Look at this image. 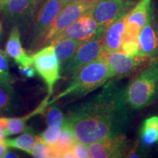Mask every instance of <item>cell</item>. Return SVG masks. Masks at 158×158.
I'll list each match as a JSON object with an SVG mask.
<instances>
[{
	"mask_svg": "<svg viewBox=\"0 0 158 158\" xmlns=\"http://www.w3.org/2000/svg\"><path fill=\"white\" fill-rule=\"evenodd\" d=\"M125 88L110 81L93 98L71 110L64 121L77 141L89 144L125 135L130 122Z\"/></svg>",
	"mask_w": 158,
	"mask_h": 158,
	"instance_id": "6da1fadb",
	"label": "cell"
},
{
	"mask_svg": "<svg viewBox=\"0 0 158 158\" xmlns=\"http://www.w3.org/2000/svg\"><path fill=\"white\" fill-rule=\"evenodd\" d=\"M113 78L111 71L102 54L89 64L82 68L71 78L69 86L63 92L55 97L48 106L67 97L80 98L100 88Z\"/></svg>",
	"mask_w": 158,
	"mask_h": 158,
	"instance_id": "7a4b0ae2",
	"label": "cell"
},
{
	"mask_svg": "<svg viewBox=\"0 0 158 158\" xmlns=\"http://www.w3.org/2000/svg\"><path fill=\"white\" fill-rule=\"evenodd\" d=\"M128 106L141 110L158 100V59L151 61L125 88Z\"/></svg>",
	"mask_w": 158,
	"mask_h": 158,
	"instance_id": "3957f363",
	"label": "cell"
},
{
	"mask_svg": "<svg viewBox=\"0 0 158 158\" xmlns=\"http://www.w3.org/2000/svg\"><path fill=\"white\" fill-rule=\"evenodd\" d=\"M68 0H46L39 10L27 43L29 51L34 52L44 45L51 25Z\"/></svg>",
	"mask_w": 158,
	"mask_h": 158,
	"instance_id": "277c9868",
	"label": "cell"
},
{
	"mask_svg": "<svg viewBox=\"0 0 158 158\" xmlns=\"http://www.w3.org/2000/svg\"><path fill=\"white\" fill-rule=\"evenodd\" d=\"M105 29L100 28L98 32L85 41L77 49L70 59L61 66V74L65 78H72L86 64L98 58L103 52V34Z\"/></svg>",
	"mask_w": 158,
	"mask_h": 158,
	"instance_id": "5b68a950",
	"label": "cell"
},
{
	"mask_svg": "<svg viewBox=\"0 0 158 158\" xmlns=\"http://www.w3.org/2000/svg\"><path fill=\"white\" fill-rule=\"evenodd\" d=\"M33 65L37 73L44 81L49 95L53 93L56 82L61 79L60 63L55 53L54 45L43 46L32 55Z\"/></svg>",
	"mask_w": 158,
	"mask_h": 158,
	"instance_id": "8992f818",
	"label": "cell"
},
{
	"mask_svg": "<svg viewBox=\"0 0 158 158\" xmlns=\"http://www.w3.org/2000/svg\"><path fill=\"white\" fill-rule=\"evenodd\" d=\"M97 2L98 1H73L67 3L62 9V10L59 12L56 19L51 25L47 36L45 37L43 46L51 44V43L64 29L74 23L82 15L89 12Z\"/></svg>",
	"mask_w": 158,
	"mask_h": 158,
	"instance_id": "52a82bcc",
	"label": "cell"
},
{
	"mask_svg": "<svg viewBox=\"0 0 158 158\" xmlns=\"http://www.w3.org/2000/svg\"><path fill=\"white\" fill-rule=\"evenodd\" d=\"M136 4L134 0H99L90 13L100 28L106 29L124 15Z\"/></svg>",
	"mask_w": 158,
	"mask_h": 158,
	"instance_id": "ba28073f",
	"label": "cell"
},
{
	"mask_svg": "<svg viewBox=\"0 0 158 158\" xmlns=\"http://www.w3.org/2000/svg\"><path fill=\"white\" fill-rule=\"evenodd\" d=\"M102 54L111 71L113 78L129 76L146 63L151 62L147 57L130 56L122 52H106L103 51Z\"/></svg>",
	"mask_w": 158,
	"mask_h": 158,
	"instance_id": "9c48e42d",
	"label": "cell"
},
{
	"mask_svg": "<svg viewBox=\"0 0 158 158\" xmlns=\"http://www.w3.org/2000/svg\"><path fill=\"white\" fill-rule=\"evenodd\" d=\"M43 4L44 0H10L2 10L10 23L19 27L29 22Z\"/></svg>",
	"mask_w": 158,
	"mask_h": 158,
	"instance_id": "30bf717a",
	"label": "cell"
},
{
	"mask_svg": "<svg viewBox=\"0 0 158 158\" xmlns=\"http://www.w3.org/2000/svg\"><path fill=\"white\" fill-rule=\"evenodd\" d=\"M129 141L125 135L114 136L87 144L92 158H118L127 154Z\"/></svg>",
	"mask_w": 158,
	"mask_h": 158,
	"instance_id": "8fae6325",
	"label": "cell"
},
{
	"mask_svg": "<svg viewBox=\"0 0 158 158\" xmlns=\"http://www.w3.org/2000/svg\"><path fill=\"white\" fill-rule=\"evenodd\" d=\"M139 56L147 57L151 61L158 59V37L154 21L152 4L146 23L138 34Z\"/></svg>",
	"mask_w": 158,
	"mask_h": 158,
	"instance_id": "7c38bea8",
	"label": "cell"
},
{
	"mask_svg": "<svg viewBox=\"0 0 158 158\" xmlns=\"http://www.w3.org/2000/svg\"><path fill=\"white\" fill-rule=\"evenodd\" d=\"M100 29V27L89 11L64 29L53 41L68 37L85 42L94 37Z\"/></svg>",
	"mask_w": 158,
	"mask_h": 158,
	"instance_id": "4fadbf2b",
	"label": "cell"
},
{
	"mask_svg": "<svg viewBox=\"0 0 158 158\" xmlns=\"http://www.w3.org/2000/svg\"><path fill=\"white\" fill-rule=\"evenodd\" d=\"M152 0H140L127 15L124 37L138 39V34L146 23Z\"/></svg>",
	"mask_w": 158,
	"mask_h": 158,
	"instance_id": "5bb4252c",
	"label": "cell"
},
{
	"mask_svg": "<svg viewBox=\"0 0 158 158\" xmlns=\"http://www.w3.org/2000/svg\"><path fill=\"white\" fill-rule=\"evenodd\" d=\"M7 56L14 60L19 66H32V56H29L22 47L19 27L13 26L5 45Z\"/></svg>",
	"mask_w": 158,
	"mask_h": 158,
	"instance_id": "9a60e30c",
	"label": "cell"
},
{
	"mask_svg": "<svg viewBox=\"0 0 158 158\" xmlns=\"http://www.w3.org/2000/svg\"><path fill=\"white\" fill-rule=\"evenodd\" d=\"M127 15H123L105 29L103 34V48L106 52L120 51L125 31Z\"/></svg>",
	"mask_w": 158,
	"mask_h": 158,
	"instance_id": "2e32d148",
	"label": "cell"
},
{
	"mask_svg": "<svg viewBox=\"0 0 158 158\" xmlns=\"http://www.w3.org/2000/svg\"><path fill=\"white\" fill-rule=\"evenodd\" d=\"M76 141L72 129L64 119L58 139L54 145L50 147L52 152V157H62L65 152L73 149Z\"/></svg>",
	"mask_w": 158,
	"mask_h": 158,
	"instance_id": "e0dca14e",
	"label": "cell"
},
{
	"mask_svg": "<svg viewBox=\"0 0 158 158\" xmlns=\"http://www.w3.org/2000/svg\"><path fill=\"white\" fill-rule=\"evenodd\" d=\"M19 109V99L11 84L0 82V115L15 114Z\"/></svg>",
	"mask_w": 158,
	"mask_h": 158,
	"instance_id": "ac0fdd59",
	"label": "cell"
},
{
	"mask_svg": "<svg viewBox=\"0 0 158 158\" xmlns=\"http://www.w3.org/2000/svg\"><path fill=\"white\" fill-rule=\"evenodd\" d=\"M50 95H47L45 100L41 102L40 105L35 110L30 114H27L22 117H15V118H8V127L7 131L5 133L6 137L23 133L27 130L29 127L27 126V122L32 116L36 114H39L44 111L47 106H48V100L50 98Z\"/></svg>",
	"mask_w": 158,
	"mask_h": 158,
	"instance_id": "d6986e66",
	"label": "cell"
},
{
	"mask_svg": "<svg viewBox=\"0 0 158 158\" xmlns=\"http://www.w3.org/2000/svg\"><path fill=\"white\" fill-rule=\"evenodd\" d=\"M83 43L77 40L64 37L53 41L51 43L54 45L55 53L60 63V68L68 62Z\"/></svg>",
	"mask_w": 158,
	"mask_h": 158,
	"instance_id": "ffe728a7",
	"label": "cell"
},
{
	"mask_svg": "<svg viewBox=\"0 0 158 158\" xmlns=\"http://www.w3.org/2000/svg\"><path fill=\"white\" fill-rule=\"evenodd\" d=\"M140 138L144 146H151L158 141V116H154L144 120L140 130Z\"/></svg>",
	"mask_w": 158,
	"mask_h": 158,
	"instance_id": "44dd1931",
	"label": "cell"
},
{
	"mask_svg": "<svg viewBox=\"0 0 158 158\" xmlns=\"http://www.w3.org/2000/svg\"><path fill=\"white\" fill-rule=\"evenodd\" d=\"M5 140L7 147L21 150L30 155L31 149L36 141V135L33 133L31 128H29L16 138H11V139L6 138Z\"/></svg>",
	"mask_w": 158,
	"mask_h": 158,
	"instance_id": "7402d4cb",
	"label": "cell"
},
{
	"mask_svg": "<svg viewBox=\"0 0 158 158\" xmlns=\"http://www.w3.org/2000/svg\"><path fill=\"white\" fill-rule=\"evenodd\" d=\"M30 155L36 158H48L52 157V152L51 147L43 141L40 136H36V141Z\"/></svg>",
	"mask_w": 158,
	"mask_h": 158,
	"instance_id": "603a6c76",
	"label": "cell"
},
{
	"mask_svg": "<svg viewBox=\"0 0 158 158\" xmlns=\"http://www.w3.org/2000/svg\"><path fill=\"white\" fill-rule=\"evenodd\" d=\"M50 107L47 108L45 118L48 126L62 125L64 117L61 110L55 105H49Z\"/></svg>",
	"mask_w": 158,
	"mask_h": 158,
	"instance_id": "cb8c5ba5",
	"label": "cell"
},
{
	"mask_svg": "<svg viewBox=\"0 0 158 158\" xmlns=\"http://www.w3.org/2000/svg\"><path fill=\"white\" fill-rule=\"evenodd\" d=\"M13 78L9 69L8 56L0 48V82L11 84Z\"/></svg>",
	"mask_w": 158,
	"mask_h": 158,
	"instance_id": "d4e9b609",
	"label": "cell"
},
{
	"mask_svg": "<svg viewBox=\"0 0 158 158\" xmlns=\"http://www.w3.org/2000/svg\"><path fill=\"white\" fill-rule=\"evenodd\" d=\"M119 52L130 56H139L140 48L138 40L124 38Z\"/></svg>",
	"mask_w": 158,
	"mask_h": 158,
	"instance_id": "484cf974",
	"label": "cell"
},
{
	"mask_svg": "<svg viewBox=\"0 0 158 158\" xmlns=\"http://www.w3.org/2000/svg\"><path fill=\"white\" fill-rule=\"evenodd\" d=\"M62 126V125L48 126L46 130L42 134H40V137L49 147L54 145L56 142L59 133H60Z\"/></svg>",
	"mask_w": 158,
	"mask_h": 158,
	"instance_id": "4316f807",
	"label": "cell"
},
{
	"mask_svg": "<svg viewBox=\"0 0 158 158\" xmlns=\"http://www.w3.org/2000/svg\"><path fill=\"white\" fill-rule=\"evenodd\" d=\"M73 152L77 158H87L89 157L87 144L76 141L73 146Z\"/></svg>",
	"mask_w": 158,
	"mask_h": 158,
	"instance_id": "83f0119b",
	"label": "cell"
},
{
	"mask_svg": "<svg viewBox=\"0 0 158 158\" xmlns=\"http://www.w3.org/2000/svg\"><path fill=\"white\" fill-rule=\"evenodd\" d=\"M19 72L23 78H33L36 74V70L35 68L32 66H19Z\"/></svg>",
	"mask_w": 158,
	"mask_h": 158,
	"instance_id": "f1b7e54d",
	"label": "cell"
},
{
	"mask_svg": "<svg viewBox=\"0 0 158 158\" xmlns=\"http://www.w3.org/2000/svg\"><path fill=\"white\" fill-rule=\"evenodd\" d=\"M152 9L156 32H157V35L158 37V0H155L154 2V3L152 4Z\"/></svg>",
	"mask_w": 158,
	"mask_h": 158,
	"instance_id": "f546056e",
	"label": "cell"
},
{
	"mask_svg": "<svg viewBox=\"0 0 158 158\" xmlns=\"http://www.w3.org/2000/svg\"><path fill=\"white\" fill-rule=\"evenodd\" d=\"M7 127H8V118L0 117V131L2 132L5 136Z\"/></svg>",
	"mask_w": 158,
	"mask_h": 158,
	"instance_id": "4dcf8cb0",
	"label": "cell"
},
{
	"mask_svg": "<svg viewBox=\"0 0 158 158\" xmlns=\"http://www.w3.org/2000/svg\"><path fill=\"white\" fill-rule=\"evenodd\" d=\"M7 149V145L6 143L5 138L0 139V157H2L4 154Z\"/></svg>",
	"mask_w": 158,
	"mask_h": 158,
	"instance_id": "1f68e13d",
	"label": "cell"
},
{
	"mask_svg": "<svg viewBox=\"0 0 158 158\" xmlns=\"http://www.w3.org/2000/svg\"><path fill=\"white\" fill-rule=\"evenodd\" d=\"M2 157H4V158H16V157H19V156L16 153L13 152H12V151H10L9 149H7V151H6L5 154H4Z\"/></svg>",
	"mask_w": 158,
	"mask_h": 158,
	"instance_id": "d6a6232c",
	"label": "cell"
},
{
	"mask_svg": "<svg viewBox=\"0 0 158 158\" xmlns=\"http://www.w3.org/2000/svg\"><path fill=\"white\" fill-rule=\"evenodd\" d=\"M9 1L10 0H0V10L2 9L3 7L8 3Z\"/></svg>",
	"mask_w": 158,
	"mask_h": 158,
	"instance_id": "836d02e7",
	"label": "cell"
},
{
	"mask_svg": "<svg viewBox=\"0 0 158 158\" xmlns=\"http://www.w3.org/2000/svg\"><path fill=\"white\" fill-rule=\"evenodd\" d=\"M73 1H82V2H93V1H98V0H68V2Z\"/></svg>",
	"mask_w": 158,
	"mask_h": 158,
	"instance_id": "e575fe53",
	"label": "cell"
},
{
	"mask_svg": "<svg viewBox=\"0 0 158 158\" xmlns=\"http://www.w3.org/2000/svg\"><path fill=\"white\" fill-rule=\"evenodd\" d=\"M1 31H2V24H1V22H0V34H1Z\"/></svg>",
	"mask_w": 158,
	"mask_h": 158,
	"instance_id": "d590c367",
	"label": "cell"
}]
</instances>
